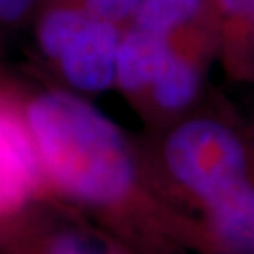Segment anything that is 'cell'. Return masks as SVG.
I'll return each mask as SVG.
<instances>
[{"mask_svg":"<svg viewBox=\"0 0 254 254\" xmlns=\"http://www.w3.org/2000/svg\"><path fill=\"white\" fill-rule=\"evenodd\" d=\"M42 179L25 111L0 94V218L17 213Z\"/></svg>","mask_w":254,"mask_h":254,"instance_id":"4","label":"cell"},{"mask_svg":"<svg viewBox=\"0 0 254 254\" xmlns=\"http://www.w3.org/2000/svg\"><path fill=\"white\" fill-rule=\"evenodd\" d=\"M173 38L149 28L127 25L121 32L115 61V85L128 94H139L151 89L168 55Z\"/></svg>","mask_w":254,"mask_h":254,"instance_id":"5","label":"cell"},{"mask_svg":"<svg viewBox=\"0 0 254 254\" xmlns=\"http://www.w3.org/2000/svg\"><path fill=\"white\" fill-rule=\"evenodd\" d=\"M132 25L149 28L168 38L215 34L209 0H139Z\"/></svg>","mask_w":254,"mask_h":254,"instance_id":"7","label":"cell"},{"mask_svg":"<svg viewBox=\"0 0 254 254\" xmlns=\"http://www.w3.org/2000/svg\"><path fill=\"white\" fill-rule=\"evenodd\" d=\"M47 254H113L102 245L79 234H64L59 236L49 245Z\"/></svg>","mask_w":254,"mask_h":254,"instance_id":"10","label":"cell"},{"mask_svg":"<svg viewBox=\"0 0 254 254\" xmlns=\"http://www.w3.org/2000/svg\"><path fill=\"white\" fill-rule=\"evenodd\" d=\"M38 0H0V27H15L36 9Z\"/></svg>","mask_w":254,"mask_h":254,"instance_id":"11","label":"cell"},{"mask_svg":"<svg viewBox=\"0 0 254 254\" xmlns=\"http://www.w3.org/2000/svg\"><path fill=\"white\" fill-rule=\"evenodd\" d=\"M121 32L75 0H47L38 13L36 44L73 91L94 94L115 85Z\"/></svg>","mask_w":254,"mask_h":254,"instance_id":"2","label":"cell"},{"mask_svg":"<svg viewBox=\"0 0 254 254\" xmlns=\"http://www.w3.org/2000/svg\"><path fill=\"white\" fill-rule=\"evenodd\" d=\"M25 119L42 168L57 189L89 203H113L134 185V160L119 128L70 92H40Z\"/></svg>","mask_w":254,"mask_h":254,"instance_id":"1","label":"cell"},{"mask_svg":"<svg viewBox=\"0 0 254 254\" xmlns=\"http://www.w3.org/2000/svg\"><path fill=\"white\" fill-rule=\"evenodd\" d=\"M217 49L237 72L254 77V0H209Z\"/></svg>","mask_w":254,"mask_h":254,"instance_id":"6","label":"cell"},{"mask_svg":"<svg viewBox=\"0 0 254 254\" xmlns=\"http://www.w3.org/2000/svg\"><path fill=\"white\" fill-rule=\"evenodd\" d=\"M91 15L125 28L136 15L139 0H75Z\"/></svg>","mask_w":254,"mask_h":254,"instance_id":"9","label":"cell"},{"mask_svg":"<svg viewBox=\"0 0 254 254\" xmlns=\"http://www.w3.org/2000/svg\"><path fill=\"white\" fill-rule=\"evenodd\" d=\"M218 239L237 254H254V183L207 205Z\"/></svg>","mask_w":254,"mask_h":254,"instance_id":"8","label":"cell"},{"mask_svg":"<svg viewBox=\"0 0 254 254\" xmlns=\"http://www.w3.org/2000/svg\"><path fill=\"white\" fill-rule=\"evenodd\" d=\"M164 160L173 179L205 205L253 181L245 141L217 119L198 117L179 125L166 139Z\"/></svg>","mask_w":254,"mask_h":254,"instance_id":"3","label":"cell"}]
</instances>
